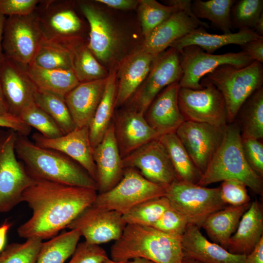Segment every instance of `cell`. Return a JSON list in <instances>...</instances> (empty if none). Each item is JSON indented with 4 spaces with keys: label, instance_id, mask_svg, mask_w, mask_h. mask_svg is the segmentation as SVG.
<instances>
[{
    "label": "cell",
    "instance_id": "6da1fadb",
    "mask_svg": "<svg viewBox=\"0 0 263 263\" xmlns=\"http://www.w3.org/2000/svg\"><path fill=\"white\" fill-rule=\"evenodd\" d=\"M97 190L36 180L23 193L21 202L32 209L31 217L17 229L22 238L50 239L58 234L94 201Z\"/></svg>",
    "mask_w": 263,
    "mask_h": 263
},
{
    "label": "cell",
    "instance_id": "7a4b0ae2",
    "mask_svg": "<svg viewBox=\"0 0 263 263\" xmlns=\"http://www.w3.org/2000/svg\"><path fill=\"white\" fill-rule=\"evenodd\" d=\"M15 151L27 173L35 180L97 190L96 182L89 173L77 162L59 151L38 146L27 136L18 133Z\"/></svg>",
    "mask_w": 263,
    "mask_h": 263
},
{
    "label": "cell",
    "instance_id": "3957f363",
    "mask_svg": "<svg viewBox=\"0 0 263 263\" xmlns=\"http://www.w3.org/2000/svg\"><path fill=\"white\" fill-rule=\"evenodd\" d=\"M182 237L152 226L127 224L111 247V259L125 262L139 258L154 263H181L184 257Z\"/></svg>",
    "mask_w": 263,
    "mask_h": 263
},
{
    "label": "cell",
    "instance_id": "277c9868",
    "mask_svg": "<svg viewBox=\"0 0 263 263\" xmlns=\"http://www.w3.org/2000/svg\"><path fill=\"white\" fill-rule=\"evenodd\" d=\"M230 179L243 182L255 193L263 195V177L253 171L244 158L241 133L235 121L226 126L222 143L197 185L205 187Z\"/></svg>",
    "mask_w": 263,
    "mask_h": 263
},
{
    "label": "cell",
    "instance_id": "5b68a950",
    "mask_svg": "<svg viewBox=\"0 0 263 263\" xmlns=\"http://www.w3.org/2000/svg\"><path fill=\"white\" fill-rule=\"evenodd\" d=\"M205 77L222 94L225 103L227 122L230 123L235 121L245 101L263 87V66L256 61L243 68L223 65Z\"/></svg>",
    "mask_w": 263,
    "mask_h": 263
},
{
    "label": "cell",
    "instance_id": "8992f818",
    "mask_svg": "<svg viewBox=\"0 0 263 263\" xmlns=\"http://www.w3.org/2000/svg\"><path fill=\"white\" fill-rule=\"evenodd\" d=\"M74 6L67 0H40L35 11L44 39L71 50L85 43L81 36L84 23Z\"/></svg>",
    "mask_w": 263,
    "mask_h": 263
},
{
    "label": "cell",
    "instance_id": "52a82bcc",
    "mask_svg": "<svg viewBox=\"0 0 263 263\" xmlns=\"http://www.w3.org/2000/svg\"><path fill=\"white\" fill-rule=\"evenodd\" d=\"M17 132L0 129V213L21 202L24 191L35 182L15 151Z\"/></svg>",
    "mask_w": 263,
    "mask_h": 263
},
{
    "label": "cell",
    "instance_id": "ba28073f",
    "mask_svg": "<svg viewBox=\"0 0 263 263\" xmlns=\"http://www.w3.org/2000/svg\"><path fill=\"white\" fill-rule=\"evenodd\" d=\"M165 196L188 224L199 228L210 215L227 206L221 199L220 187L209 188L179 181L166 187Z\"/></svg>",
    "mask_w": 263,
    "mask_h": 263
},
{
    "label": "cell",
    "instance_id": "9c48e42d",
    "mask_svg": "<svg viewBox=\"0 0 263 263\" xmlns=\"http://www.w3.org/2000/svg\"><path fill=\"white\" fill-rule=\"evenodd\" d=\"M166 188L147 180L136 169L127 168L121 180L110 190L97 194L92 204L124 215L145 201L165 196Z\"/></svg>",
    "mask_w": 263,
    "mask_h": 263
},
{
    "label": "cell",
    "instance_id": "30bf717a",
    "mask_svg": "<svg viewBox=\"0 0 263 263\" xmlns=\"http://www.w3.org/2000/svg\"><path fill=\"white\" fill-rule=\"evenodd\" d=\"M200 83V90L179 87L178 104L185 120L225 127L227 111L222 94L205 77Z\"/></svg>",
    "mask_w": 263,
    "mask_h": 263
},
{
    "label": "cell",
    "instance_id": "8fae6325",
    "mask_svg": "<svg viewBox=\"0 0 263 263\" xmlns=\"http://www.w3.org/2000/svg\"><path fill=\"white\" fill-rule=\"evenodd\" d=\"M43 39L35 11L27 15L6 17L2 39L6 57L27 67Z\"/></svg>",
    "mask_w": 263,
    "mask_h": 263
},
{
    "label": "cell",
    "instance_id": "7c38bea8",
    "mask_svg": "<svg viewBox=\"0 0 263 263\" xmlns=\"http://www.w3.org/2000/svg\"><path fill=\"white\" fill-rule=\"evenodd\" d=\"M179 54L183 72L179 87L193 90L202 89L201 79L220 66L230 65L243 68L254 61L242 51L215 55L194 45L184 48Z\"/></svg>",
    "mask_w": 263,
    "mask_h": 263
},
{
    "label": "cell",
    "instance_id": "4fadbf2b",
    "mask_svg": "<svg viewBox=\"0 0 263 263\" xmlns=\"http://www.w3.org/2000/svg\"><path fill=\"white\" fill-rule=\"evenodd\" d=\"M191 1L174 0L169 5L178 7L168 19L155 28L145 37L141 49L147 53L158 55L180 39L196 28L202 26L209 28V25L195 17L191 9Z\"/></svg>",
    "mask_w": 263,
    "mask_h": 263
},
{
    "label": "cell",
    "instance_id": "5bb4252c",
    "mask_svg": "<svg viewBox=\"0 0 263 263\" xmlns=\"http://www.w3.org/2000/svg\"><path fill=\"white\" fill-rule=\"evenodd\" d=\"M182 75L180 54L169 47L154 60L146 78L131 98L129 108L144 114L156 96L167 86L179 82Z\"/></svg>",
    "mask_w": 263,
    "mask_h": 263
},
{
    "label": "cell",
    "instance_id": "9a60e30c",
    "mask_svg": "<svg viewBox=\"0 0 263 263\" xmlns=\"http://www.w3.org/2000/svg\"><path fill=\"white\" fill-rule=\"evenodd\" d=\"M225 128L185 120L175 132L202 174L222 143Z\"/></svg>",
    "mask_w": 263,
    "mask_h": 263
},
{
    "label": "cell",
    "instance_id": "2e32d148",
    "mask_svg": "<svg viewBox=\"0 0 263 263\" xmlns=\"http://www.w3.org/2000/svg\"><path fill=\"white\" fill-rule=\"evenodd\" d=\"M126 225L120 213L101 208L92 204L67 228L78 230L86 242L100 245L118 240Z\"/></svg>",
    "mask_w": 263,
    "mask_h": 263
},
{
    "label": "cell",
    "instance_id": "e0dca14e",
    "mask_svg": "<svg viewBox=\"0 0 263 263\" xmlns=\"http://www.w3.org/2000/svg\"><path fill=\"white\" fill-rule=\"evenodd\" d=\"M124 168L136 169L144 178L167 187L178 181L169 155L159 138L122 158Z\"/></svg>",
    "mask_w": 263,
    "mask_h": 263
},
{
    "label": "cell",
    "instance_id": "ac0fdd59",
    "mask_svg": "<svg viewBox=\"0 0 263 263\" xmlns=\"http://www.w3.org/2000/svg\"><path fill=\"white\" fill-rule=\"evenodd\" d=\"M26 67L5 56L0 64V84L8 113L19 117L34 102L37 90Z\"/></svg>",
    "mask_w": 263,
    "mask_h": 263
},
{
    "label": "cell",
    "instance_id": "d6986e66",
    "mask_svg": "<svg viewBox=\"0 0 263 263\" xmlns=\"http://www.w3.org/2000/svg\"><path fill=\"white\" fill-rule=\"evenodd\" d=\"M32 138L38 146L65 154L79 164L96 181V167L88 127H76L69 133L55 138H48L39 132H35Z\"/></svg>",
    "mask_w": 263,
    "mask_h": 263
},
{
    "label": "cell",
    "instance_id": "ffe728a7",
    "mask_svg": "<svg viewBox=\"0 0 263 263\" xmlns=\"http://www.w3.org/2000/svg\"><path fill=\"white\" fill-rule=\"evenodd\" d=\"M80 11L89 25L87 47L98 60L109 62L118 46V35L108 18L99 8L88 2H80Z\"/></svg>",
    "mask_w": 263,
    "mask_h": 263
},
{
    "label": "cell",
    "instance_id": "44dd1931",
    "mask_svg": "<svg viewBox=\"0 0 263 263\" xmlns=\"http://www.w3.org/2000/svg\"><path fill=\"white\" fill-rule=\"evenodd\" d=\"M113 119L115 136L122 158L160 136L148 123L144 114L133 109L120 111Z\"/></svg>",
    "mask_w": 263,
    "mask_h": 263
},
{
    "label": "cell",
    "instance_id": "7402d4cb",
    "mask_svg": "<svg viewBox=\"0 0 263 263\" xmlns=\"http://www.w3.org/2000/svg\"><path fill=\"white\" fill-rule=\"evenodd\" d=\"M93 158L96 170L97 190L99 193L106 192L121 180L125 169L113 121L102 140L93 148Z\"/></svg>",
    "mask_w": 263,
    "mask_h": 263
},
{
    "label": "cell",
    "instance_id": "603a6c76",
    "mask_svg": "<svg viewBox=\"0 0 263 263\" xmlns=\"http://www.w3.org/2000/svg\"><path fill=\"white\" fill-rule=\"evenodd\" d=\"M179 89V82L164 88L144 113L148 123L160 136L175 132L185 121L178 104Z\"/></svg>",
    "mask_w": 263,
    "mask_h": 263
},
{
    "label": "cell",
    "instance_id": "cb8c5ba5",
    "mask_svg": "<svg viewBox=\"0 0 263 263\" xmlns=\"http://www.w3.org/2000/svg\"><path fill=\"white\" fill-rule=\"evenodd\" d=\"M197 226L188 224L182 237L184 258L202 263H244L245 255L230 253L220 245L212 243Z\"/></svg>",
    "mask_w": 263,
    "mask_h": 263
},
{
    "label": "cell",
    "instance_id": "d4e9b609",
    "mask_svg": "<svg viewBox=\"0 0 263 263\" xmlns=\"http://www.w3.org/2000/svg\"><path fill=\"white\" fill-rule=\"evenodd\" d=\"M106 79L80 83L65 96L75 127H89L101 99Z\"/></svg>",
    "mask_w": 263,
    "mask_h": 263
},
{
    "label": "cell",
    "instance_id": "484cf974",
    "mask_svg": "<svg viewBox=\"0 0 263 263\" xmlns=\"http://www.w3.org/2000/svg\"><path fill=\"white\" fill-rule=\"evenodd\" d=\"M157 56L140 49L124 61L119 73L115 108L123 105L134 95L148 76Z\"/></svg>",
    "mask_w": 263,
    "mask_h": 263
},
{
    "label": "cell",
    "instance_id": "4316f807",
    "mask_svg": "<svg viewBox=\"0 0 263 263\" xmlns=\"http://www.w3.org/2000/svg\"><path fill=\"white\" fill-rule=\"evenodd\" d=\"M263 210L255 200L241 218L233 235L230 238L226 250L236 255L250 253L263 238Z\"/></svg>",
    "mask_w": 263,
    "mask_h": 263
},
{
    "label": "cell",
    "instance_id": "83f0119b",
    "mask_svg": "<svg viewBox=\"0 0 263 263\" xmlns=\"http://www.w3.org/2000/svg\"><path fill=\"white\" fill-rule=\"evenodd\" d=\"M263 37L251 29L240 30L236 33L215 34L208 33L204 27H199L188 34L173 42L170 47L179 53L188 46H197L206 52L213 54L220 48L230 45L240 46L244 43Z\"/></svg>",
    "mask_w": 263,
    "mask_h": 263
},
{
    "label": "cell",
    "instance_id": "f1b7e54d",
    "mask_svg": "<svg viewBox=\"0 0 263 263\" xmlns=\"http://www.w3.org/2000/svg\"><path fill=\"white\" fill-rule=\"evenodd\" d=\"M251 202L238 206L228 205L210 215L202 227L214 243L226 249L228 241Z\"/></svg>",
    "mask_w": 263,
    "mask_h": 263
},
{
    "label": "cell",
    "instance_id": "f546056e",
    "mask_svg": "<svg viewBox=\"0 0 263 263\" xmlns=\"http://www.w3.org/2000/svg\"><path fill=\"white\" fill-rule=\"evenodd\" d=\"M116 79V71L113 70L107 77L101 99L88 127L93 148L102 140L113 121L117 90Z\"/></svg>",
    "mask_w": 263,
    "mask_h": 263
},
{
    "label": "cell",
    "instance_id": "4dcf8cb0",
    "mask_svg": "<svg viewBox=\"0 0 263 263\" xmlns=\"http://www.w3.org/2000/svg\"><path fill=\"white\" fill-rule=\"evenodd\" d=\"M26 70L37 89L64 97L80 83L72 69H47L31 63Z\"/></svg>",
    "mask_w": 263,
    "mask_h": 263
},
{
    "label": "cell",
    "instance_id": "1f68e13d",
    "mask_svg": "<svg viewBox=\"0 0 263 263\" xmlns=\"http://www.w3.org/2000/svg\"><path fill=\"white\" fill-rule=\"evenodd\" d=\"M159 139L169 155L178 181L197 184L202 173L192 160L176 133L163 134Z\"/></svg>",
    "mask_w": 263,
    "mask_h": 263
},
{
    "label": "cell",
    "instance_id": "d6a6232c",
    "mask_svg": "<svg viewBox=\"0 0 263 263\" xmlns=\"http://www.w3.org/2000/svg\"><path fill=\"white\" fill-rule=\"evenodd\" d=\"M235 121L241 135L258 140L263 138V87L255 91L240 107ZM235 119V120H236Z\"/></svg>",
    "mask_w": 263,
    "mask_h": 263
},
{
    "label": "cell",
    "instance_id": "836d02e7",
    "mask_svg": "<svg viewBox=\"0 0 263 263\" xmlns=\"http://www.w3.org/2000/svg\"><path fill=\"white\" fill-rule=\"evenodd\" d=\"M81 237L78 230L69 229L42 242L36 263H64L73 254Z\"/></svg>",
    "mask_w": 263,
    "mask_h": 263
},
{
    "label": "cell",
    "instance_id": "e575fe53",
    "mask_svg": "<svg viewBox=\"0 0 263 263\" xmlns=\"http://www.w3.org/2000/svg\"><path fill=\"white\" fill-rule=\"evenodd\" d=\"M235 0H195L191 2V9L196 18L209 20L212 25L223 34L232 33L231 18Z\"/></svg>",
    "mask_w": 263,
    "mask_h": 263
},
{
    "label": "cell",
    "instance_id": "d590c367",
    "mask_svg": "<svg viewBox=\"0 0 263 263\" xmlns=\"http://www.w3.org/2000/svg\"><path fill=\"white\" fill-rule=\"evenodd\" d=\"M34 102L54 119L64 134L69 133L76 128L65 97L37 89L34 95Z\"/></svg>",
    "mask_w": 263,
    "mask_h": 263
},
{
    "label": "cell",
    "instance_id": "8d00e7d4",
    "mask_svg": "<svg viewBox=\"0 0 263 263\" xmlns=\"http://www.w3.org/2000/svg\"><path fill=\"white\" fill-rule=\"evenodd\" d=\"M87 44H79L71 50L73 70L80 83L105 78L108 75Z\"/></svg>",
    "mask_w": 263,
    "mask_h": 263
},
{
    "label": "cell",
    "instance_id": "74e56055",
    "mask_svg": "<svg viewBox=\"0 0 263 263\" xmlns=\"http://www.w3.org/2000/svg\"><path fill=\"white\" fill-rule=\"evenodd\" d=\"M31 63L44 69L73 70L72 51L43 39Z\"/></svg>",
    "mask_w": 263,
    "mask_h": 263
},
{
    "label": "cell",
    "instance_id": "f35d334b",
    "mask_svg": "<svg viewBox=\"0 0 263 263\" xmlns=\"http://www.w3.org/2000/svg\"><path fill=\"white\" fill-rule=\"evenodd\" d=\"M170 206L165 196L145 201L123 215L126 224L152 226Z\"/></svg>",
    "mask_w": 263,
    "mask_h": 263
},
{
    "label": "cell",
    "instance_id": "ab89813d",
    "mask_svg": "<svg viewBox=\"0 0 263 263\" xmlns=\"http://www.w3.org/2000/svg\"><path fill=\"white\" fill-rule=\"evenodd\" d=\"M138 8L142 33L146 37L178 8L174 5L162 4L155 0H140Z\"/></svg>",
    "mask_w": 263,
    "mask_h": 263
},
{
    "label": "cell",
    "instance_id": "60d3db41",
    "mask_svg": "<svg viewBox=\"0 0 263 263\" xmlns=\"http://www.w3.org/2000/svg\"><path fill=\"white\" fill-rule=\"evenodd\" d=\"M19 117L46 138H55L64 134L54 119L34 102L23 110Z\"/></svg>",
    "mask_w": 263,
    "mask_h": 263
},
{
    "label": "cell",
    "instance_id": "b9f144b4",
    "mask_svg": "<svg viewBox=\"0 0 263 263\" xmlns=\"http://www.w3.org/2000/svg\"><path fill=\"white\" fill-rule=\"evenodd\" d=\"M42 242L29 238L23 243L7 245L0 253V263H36Z\"/></svg>",
    "mask_w": 263,
    "mask_h": 263
},
{
    "label": "cell",
    "instance_id": "7bdbcfd3",
    "mask_svg": "<svg viewBox=\"0 0 263 263\" xmlns=\"http://www.w3.org/2000/svg\"><path fill=\"white\" fill-rule=\"evenodd\" d=\"M262 14L263 0L235 1L231 11L233 27H234L239 30H252L256 21Z\"/></svg>",
    "mask_w": 263,
    "mask_h": 263
},
{
    "label": "cell",
    "instance_id": "ee69618b",
    "mask_svg": "<svg viewBox=\"0 0 263 263\" xmlns=\"http://www.w3.org/2000/svg\"><path fill=\"white\" fill-rule=\"evenodd\" d=\"M219 187L221 199L227 206H241L251 202L247 186L239 180H225Z\"/></svg>",
    "mask_w": 263,
    "mask_h": 263
},
{
    "label": "cell",
    "instance_id": "f6af8a7d",
    "mask_svg": "<svg viewBox=\"0 0 263 263\" xmlns=\"http://www.w3.org/2000/svg\"><path fill=\"white\" fill-rule=\"evenodd\" d=\"M188 224L186 218L170 205L152 227L168 234L182 236Z\"/></svg>",
    "mask_w": 263,
    "mask_h": 263
},
{
    "label": "cell",
    "instance_id": "bcb514c9",
    "mask_svg": "<svg viewBox=\"0 0 263 263\" xmlns=\"http://www.w3.org/2000/svg\"><path fill=\"white\" fill-rule=\"evenodd\" d=\"M241 145L247 164L255 172L263 177V143L260 140L241 135Z\"/></svg>",
    "mask_w": 263,
    "mask_h": 263
},
{
    "label": "cell",
    "instance_id": "7dc6e473",
    "mask_svg": "<svg viewBox=\"0 0 263 263\" xmlns=\"http://www.w3.org/2000/svg\"><path fill=\"white\" fill-rule=\"evenodd\" d=\"M108 258L106 251L99 245L84 241L78 244L68 263H103Z\"/></svg>",
    "mask_w": 263,
    "mask_h": 263
},
{
    "label": "cell",
    "instance_id": "c3c4849f",
    "mask_svg": "<svg viewBox=\"0 0 263 263\" xmlns=\"http://www.w3.org/2000/svg\"><path fill=\"white\" fill-rule=\"evenodd\" d=\"M40 0H0V14L5 17L25 16L33 12Z\"/></svg>",
    "mask_w": 263,
    "mask_h": 263
},
{
    "label": "cell",
    "instance_id": "681fc988",
    "mask_svg": "<svg viewBox=\"0 0 263 263\" xmlns=\"http://www.w3.org/2000/svg\"><path fill=\"white\" fill-rule=\"evenodd\" d=\"M0 127L13 130L18 134L26 136L29 135L31 131V128L19 117L9 113L0 115Z\"/></svg>",
    "mask_w": 263,
    "mask_h": 263
},
{
    "label": "cell",
    "instance_id": "f907efd6",
    "mask_svg": "<svg viewBox=\"0 0 263 263\" xmlns=\"http://www.w3.org/2000/svg\"><path fill=\"white\" fill-rule=\"evenodd\" d=\"M242 52L253 61L263 62V37L252 40L240 46Z\"/></svg>",
    "mask_w": 263,
    "mask_h": 263
},
{
    "label": "cell",
    "instance_id": "816d5d0a",
    "mask_svg": "<svg viewBox=\"0 0 263 263\" xmlns=\"http://www.w3.org/2000/svg\"><path fill=\"white\" fill-rule=\"evenodd\" d=\"M96 1L111 8L123 10L133 9L139 3V0H96Z\"/></svg>",
    "mask_w": 263,
    "mask_h": 263
},
{
    "label": "cell",
    "instance_id": "f5cc1de1",
    "mask_svg": "<svg viewBox=\"0 0 263 263\" xmlns=\"http://www.w3.org/2000/svg\"><path fill=\"white\" fill-rule=\"evenodd\" d=\"M244 263H263V238L254 249L245 255Z\"/></svg>",
    "mask_w": 263,
    "mask_h": 263
},
{
    "label": "cell",
    "instance_id": "db71d44e",
    "mask_svg": "<svg viewBox=\"0 0 263 263\" xmlns=\"http://www.w3.org/2000/svg\"><path fill=\"white\" fill-rule=\"evenodd\" d=\"M11 226V223L6 221L0 225V253L6 246L7 235Z\"/></svg>",
    "mask_w": 263,
    "mask_h": 263
},
{
    "label": "cell",
    "instance_id": "11a10c76",
    "mask_svg": "<svg viewBox=\"0 0 263 263\" xmlns=\"http://www.w3.org/2000/svg\"><path fill=\"white\" fill-rule=\"evenodd\" d=\"M5 19L6 17L0 14V64L5 58L2 48V39Z\"/></svg>",
    "mask_w": 263,
    "mask_h": 263
},
{
    "label": "cell",
    "instance_id": "9f6ffc18",
    "mask_svg": "<svg viewBox=\"0 0 263 263\" xmlns=\"http://www.w3.org/2000/svg\"><path fill=\"white\" fill-rule=\"evenodd\" d=\"M103 263H154L150 261L143 258H134L127 261H114L109 257Z\"/></svg>",
    "mask_w": 263,
    "mask_h": 263
},
{
    "label": "cell",
    "instance_id": "6f0895ef",
    "mask_svg": "<svg viewBox=\"0 0 263 263\" xmlns=\"http://www.w3.org/2000/svg\"><path fill=\"white\" fill-rule=\"evenodd\" d=\"M252 30L259 36L263 37V14L257 20Z\"/></svg>",
    "mask_w": 263,
    "mask_h": 263
},
{
    "label": "cell",
    "instance_id": "680465c9",
    "mask_svg": "<svg viewBox=\"0 0 263 263\" xmlns=\"http://www.w3.org/2000/svg\"><path fill=\"white\" fill-rule=\"evenodd\" d=\"M8 109L0 84V115L8 114Z\"/></svg>",
    "mask_w": 263,
    "mask_h": 263
},
{
    "label": "cell",
    "instance_id": "91938a15",
    "mask_svg": "<svg viewBox=\"0 0 263 263\" xmlns=\"http://www.w3.org/2000/svg\"><path fill=\"white\" fill-rule=\"evenodd\" d=\"M181 263H202L193 259L183 257Z\"/></svg>",
    "mask_w": 263,
    "mask_h": 263
}]
</instances>
